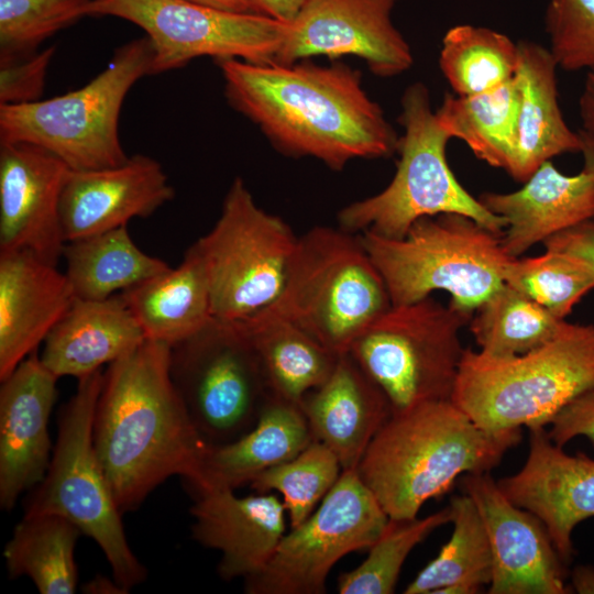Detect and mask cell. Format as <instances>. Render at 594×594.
<instances>
[{"instance_id":"cell-13","label":"cell","mask_w":594,"mask_h":594,"mask_svg":"<svg viewBox=\"0 0 594 594\" xmlns=\"http://www.w3.org/2000/svg\"><path fill=\"white\" fill-rule=\"evenodd\" d=\"M86 15L116 16L146 33L153 47L151 75L210 56L271 64L289 23L185 0H91Z\"/></svg>"},{"instance_id":"cell-39","label":"cell","mask_w":594,"mask_h":594,"mask_svg":"<svg viewBox=\"0 0 594 594\" xmlns=\"http://www.w3.org/2000/svg\"><path fill=\"white\" fill-rule=\"evenodd\" d=\"M91 0H0V62L30 56L86 15Z\"/></svg>"},{"instance_id":"cell-49","label":"cell","mask_w":594,"mask_h":594,"mask_svg":"<svg viewBox=\"0 0 594 594\" xmlns=\"http://www.w3.org/2000/svg\"><path fill=\"white\" fill-rule=\"evenodd\" d=\"M581 140V153L584 160L583 169L594 174V138L578 130Z\"/></svg>"},{"instance_id":"cell-32","label":"cell","mask_w":594,"mask_h":594,"mask_svg":"<svg viewBox=\"0 0 594 594\" xmlns=\"http://www.w3.org/2000/svg\"><path fill=\"white\" fill-rule=\"evenodd\" d=\"M80 535L74 522L59 515H24L3 549L9 576H28L41 594L75 593Z\"/></svg>"},{"instance_id":"cell-22","label":"cell","mask_w":594,"mask_h":594,"mask_svg":"<svg viewBox=\"0 0 594 594\" xmlns=\"http://www.w3.org/2000/svg\"><path fill=\"white\" fill-rule=\"evenodd\" d=\"M74 300L55 265L28 251L0 252V381L37 351Z\"/></svg>"},{"instance_id":"cell-1","label":"cell","mask_w":594,"mask_h":594,"mask_svg":"<svg viewBox=\"0 0 594 594\" xmlns=\"http://www.w3.org/2000/svg\"><path fill=\"white\" fill-rule=\"evenodd\" d=\"M229 103L280 152L311 156L340 170L354 158L397 151L396 131L345 64L320 66L217 59Z\"/></svg>"},{"instance_id":"cell-26","label":"cell","mask_w":594,"mask_h":594,"mask_svg":"<svg viewBox=\"0 0 594 594\" xmlns=\"http://www.w3.org/2000/svg\"><path fill=\"white\" fill-rule=\"evenodd\" d=\"M314 441L300 405L268 394L254 427L239 439L208 446L198 482L204 490H235L301 452Z\"/></svg>"},{"instance_id":"cell-2","label":"cell","mask_w":594,"mask_h":594,"mask_svg":"<svg viewBox=\"0 0 594 594\" xmlns=\"http://www.w3.org/2000/svg\"><path fill=\"white\" fill-rule=\"evenodd\" d=\"M169 354V344L145 339L103 372L92 439L122 514L170 476L189 487L199 480L208 444L174 386Z\"/></svg>"},{"instance_id":"cell-14","label":"cell","mask_w":594,"mask_h":594,"mask_svg":"<svg viewBox=\"0 0 594 594\" xmlns=\"http://www.w3.org/2000/svg\"><path fill=\"white\" fill-rule=\"evenodd\" d=\"M389 521L355 469L343 470L314 513L290 528L267 565L244 580L249 594H322L346 554L369 549Z\"/></svg>"},{"instance_id":"cell-21","label":"cell","mask_w":594,"mask_h":594,"mask_svg":"<svg viewBox=\"0 0 594 594\" xmlns=\"http://www.w3.org/2000/svg\"><path fill=\"white\" fill-rule=\"evenodd\" d=\"M189 512L193 538L220 552L217 570L224 581L260 573L286 534V508L273 493L239 497L233 490H204Z\"/></svg>"},{"instance_id":"cell-17","label":"cell","mask_w":594,"mask_h":594,"mask_svg":"<svg viewBox=\"0 0 594 594\" xmlns=\"http://www.w3.org/2000/svg\"><path fill=\"white\" fill-rule=\"evenodd\" d=\"M69 169L35 144L0 142V252L28 251L57 266L67 242L61 197Z\"/></svg>"},{"instance_id":"cell-42","label":"cell","mask_w":594,"mask_h":594,"mask_svg":"<svg viewBox=\"0 0 594 594\" xmlns=\"http://www.w3.org/2000/svg\"><path fill=\"white\" fill-rule=\"evenodd\" d=\"M549 425L548 435L559 447L578 436L586 437L594 447V386L566 404Z\"/></svg>"},{"instance_id":"cell-38","label":"cell","mask_w":594,"mask_h":594,"mask_svg":"<svg viewBox=\"0 0 594 594\" xmlns=\"http://www.w3.org/2000/svg\"><path fill=\"white\" fill-rule=\"evenodd\" d=\"M451 522L450 506L418 519H389L367 558L338 579L340 594L394 593L400 570L411 550L430 532Z\"/></svg>"},{"instance_id":"cell-40","label":"cell","mask_w":594,"mask_h":594,"mask_svg":"<svg viewBox=\"0 0 594 594\" xmlns=\"http://www.w3.org/2000/svg\"><path fill=\"white\" fill-rule=\"evenodd\" d=\"M544 26L558 67L594 72V0H550Z\"/></svg>"},{"instance_id":"cell-9","label":"cell","mask_w":594,"mask_h":594,"mask_svg":"<svg viewBox=\"0 0 594 594\" xmlns=\"http://www.w3.org/2000/svg\"><path fill=\"white\" fill-rule=\"evenodd\" d=\"M103 372L78 380L63 406L52 459L43 480L32 488L25 516L53 514L74 522L102 550L113 579L129 592L146 579V569L127 540L120 512L98 459L92 422Z\"/></svg>"},{"instance_id":"cell-35","label":"cell","mask_w":594,"mask_h":594,"mask_svg":"<svg viewBox=\"0 0 594 594\" xmlns=\"http://www.w3.org/2000/svg\"><path fill=\"white\" fill-rule=\"evenodd\" d=\"M518 46L494 30L470 24L455 25L442 40L440 69L458 96L495 89L514 78Z\"/></svg>"},{"instance_id":"cell-4","label":"cell","mask_w":594,"mask_h":594,"mask_svg":"<svg viewBox=\"0 0 594 594\" xmlns=\"http://www.w3.org/2000/svg\"><path fill=\"white\" fill-rule=\"evenodd\" d=\"M593 386L594 324L566 321L550 342L520 355L466 348L451 400L484 429H531Z\"/></svg>"},{"instance_id":"cell-48","label":"cell","mask_w":594,"mask_h":594,"mask_svg":"<svg viewBox=\"0 0 594 594\" xmlns=\"http://www.w3.org/2000/svg\"><path fill=\"white\" fill-rule=\"evenodd\" d=\"M199 4H205L221 10L232 11V12H251L250 6L245 0H185Z\"/></svg>"},{"instance_id":"cell-37","label":"cell","mask_w":594,"mask_h":594,"mask_svg":"<svg viewBox=\"0 0 594 594\" xmlns=\"http://www.w3.org/2000/svg\"><path fill=\"white\" fill-rule=\"evenodd\" d=\"M504 282L565 320L583 296L594 289V272L572 254L546 250L535 257H513L505 266Z\"/></svg>"},{"instance_id":"cell-16","label":"cell","mask_w":594,"mask_h":594,"mask_svg":"<svg viewBox=\"0 0 594 594\" xmlns=\"http://www.w3.org/2000/svg\"><path fill=\"white\" fill-rule=\"evenodd\" d=\"M475 503L493 557L490 594H566L564 563L543 524L513 504L490 473L460 479Z\"/></svg>"},{"instance_id":"cell-23","label":"cell","mask_w":594,"mask_h":594,"mask_svg":"<svg viewBox=\"0 0 594 594\" xmlns=\"http://www.w3.org/2000/svg\"><path fill=\"white\" fill-rule=\"evenodd\" d=\"M479 200L506 221L502 244L509 256L518 257L552 235L594 220V174L582 169L564 175L547 161L520 189L486 191Z\"/></svg>"},{"instance_id":"cell-18","label":"cell","mask_w":594,"mask_h":594,"mask_svg":"<svg viewBox=\"0 0 594 594\" xmlns=\"http://www.w3.org/2000/svg\"><path fill=\"white\" fill-rule=\"evenodd\" d=\"M529 431L524 466L497 484L513 504L543 524L566 565L574 554L575 526L594 517V460L583 452L568 454L550 439L544 427Z\"/></svg>"},{"instance_id":"cell-31","label":"cell","mask_w":594,"mask_h":594,"mask_svg":"<svg viewBox=\"0 0 594 594\" xmlns=\"http://www.w3.org/2000/svg\"><path fill=\"white\" fill-rule=\"evenodd\" d=\"M63 258L75 298L88 300L109 298L169 268L143 252L127 226L66 242Z\"/></svg>"},{"instance_id":"cell-15","label":"cell","mask_w":594,"mask_h":594,"mask_svg":"<svg viewBox=\"0 0 594 594\" xmlns=\"http://www.w3.org/2000/svg\"><path fill=\"white\" fill-rule=\"evenodd\" d=\"M396 0H308L289 23L274 62L290 65L310 56L355 55L381 77L397 76L413 65L410 46L394 26Z\"/></svg>"},{"instance_id":"cell-30","label":"cell","mask_w":594,"mask_h":594,"mask_svg":"<svg viewBox=\"0 0 594 594\" xmlns=\"http://www.w3.org/2000/svg\"><path fill=\"white\" fill-rule=\"evenodd\" d=\"M520 91L514 78L490 91L446 94L436 112L441 128L490 166L510 172L518 145Z\"/></svg>"},{"instance_id":"cell-6","label":"cell","mask_w":594,"mask_h":594,"mask_svg":"<svg viewBox=\"0 0 594 594\" xmlns=\"http://www.w3.org/2000/svg\"><path fill=\"white\" fill-rule=\"evenodd\" d=\"M392 306L385 282L362 238L318 226L298 237L284 288L264 310L310 334L337 354Z\"/></svg>"},{"instance_id":"cell-27","label":"cell","mask_w":594,"mask_h":594,"mask_svg":"<svg viewBox=\"0 0 594 594\" xmlns=\"http://www.w3.org/2000/svg\"><path fill=\"white\" fill-rule=\"evenodd\" d=\"M515 80L520 91L518 145L508 173L525 183L552 157L581 151V140L566 124L558 101L557 68L549 48L519 41Z\"/></svg>"},{"instance_id":"cell-5","label":"cell","mask_w":594,"mask_h":594,"mask_svg":"<svg viewBox=\"0 0 594 594\" xmlns=\"http://www.w3.org/2000/svg\"><path fill=\"white\" fill-rule=\"evenodd\" d=\"M382 275L392 306L411 304L436 290L450 304L474 314L504 282L513 258L502 234L460 213L424 217L403 238L359 233Z\"/></svg>"},{"instance_id":"cell-47","label":"cell","mask_w":594,"mask_h":594,"mask_svg":"<svg viewBox=\"0 0 594 594\" xmlns=\"http://www.w3.org/2000/svg\"><path fill=\"white\" fill-rule=\"evenodd\" d=\"M82 590L86 593L94 594H113V593H128L116 580L111 581L105 576L98 575L89 581Z\"/></svg>"},{"instance_id":"cell-44","label":"cell","mask_w":594,"mask_h":594,"mask_svg":"<svg viewBox=\"0 0 594 594\" xmlns=\"http://www.w3.org/2000/svg\"><path fill=\"white\" fill-rule=\"evenodd\" d=\"M251 11L282 22L292 23L308 0H245Z\"/></svg>"},{"instance_id":"cell-46","label":"cell","mask_w":594,"mask_h":594,"mask_svg":"<svg viewBox=\"0 0 594 594\" xmlns=\"http://www.w3.org/2000/svg\"><path fill=\"white\" fill-rule=\"evenodd\" d=\"M571 591L579 594H594V568L578 565L571 575Z\"/></svg>"},{"instance_id":"cell-28","label":"cell","mask_w":594,"mask_h":594,"mask_svg":"<svg viewBox=\"0 0 594 594\" xmlns=\"http://www.w3.org/2000/svg\"><path fill=\"white\" fill-rule=\"evenodd\" d=\"M120 294L144 338L170 346L194 336L215 318L207 275L191 246L177 267Z\"/></svg>"},{"instance_id":"cell-45","label":"cell","mask_w":594,"mask_h":594,"mask_svg":"<svg viewBox=\"0 0 594 594\" xmlns=\"http://www.w3.org/2000/svg\"><path fill=\"white\" fill-rule=\"evenodd\" d=\"M580 130L594 138V72H587L579 99Z\"/></svg>"},{"instance_id":"cell-19","label":"cell","mask_w":594,"mask_h":594,"mask_svg":"<svg viewBox=\"0 0 594 594\" xmlns=\"http://www.w3.org/2000/svg\"><path fill=\"white\" fill-rule=\"evenodd\" d=\"M57 380L37 351L1 381L0 506L10 512L20 495L45 476L53 448L50 416L57 398Z\"/></svg>"},{"instance_id":"cell-20","label":"cell","mask_w":594,"mask_h":594,"mask_svg":"<svg viewBox=\"0 0 594 594\" xmlns=\"http://www.w3.org/2000/svg\"><path fill=\"white\" fill-rule=\"evenodd\" d=\"M175 190L160 162L134 154L121 165L69 169L61 197L66 241L87 238L147 218L173 200Z\"/></svg>"},{"instance_id":"cell-36","label":"cell","mask_w":594,"mask_h":594,"mask_svg":"<svg viewBox=\"0 0 594 594\" xmlns=\"http://www.w3.org/2000/svg\"><path fill=\"white\" fill-rule=\"evenodd\" d=\"M337 455L314 440L294 458L257 475L250 486L255 493H278L289 527L305 521L330 492L342 473Z\"/></svg>"},{"instance_id":"cell-11","label":"cell","mask_w":594,"mask_h":594,"mask_svg":"<svg viewBox=\"0 0 594 594\" xmlns=\"http://www.w3.org/2000/svg\"><path fill=\"white\" fill-rule=\"evenodd\" d=\"M297 241L290 227L258 207L235 178L216 224L191 245L207 275L213 317L241 321L272 306Z\"/></svg>"},{"instance_id":"cell-25","label":"cell","mask_w":594,"mask_h":594,"mask_svg":"<svg viewBox=\"0 0 594 594\" xmlns=\"http://www.w3.org/2000/svg\"><path fill=\"white\" fill-rule=\"evenodd\" d=\"M144 340L121 294L101 300L75 298L46 337L40 359L56 377L79 380L127 355Z\"/></svg>"},{"instance_id":"cell-10","label":"cell","mask_w":594,"mask_h":594,"mask_svg":"<svg viewBox=\"0 0 594 594\" xmlns=\"http://www.w3.org/2000/svg\"><path fill=\"white\" fill-rule=\"evenodd\" d=\"M473 314L432 297L391 306L353 341L349 353L386 396L392 415L451 399Z\"/></svg>"},{"instance_id":"cell-41","label":"cell","mask_w":594,"mask_h":594,"mask_svg":"<svg viewBox=\"0 0 594 594\" xmlns=\"http://www.w3.org/2000/svg\"><path fill=\"white\" fill-rule=\"evenodd\" d=\"M55 47L13 61L0 62V106L25 105L40 100Z\"/></svg>"},{"instance_id":"cell-24","label":"cell","mask_w":594,"mask_h":594,"mask_svg":"<svg viewBox=\"0 0 594 594\" xmlns=\"http://www.w3.org/2000/svg\"><path fill=\"white\" fill-rule=\"evenodd\" d=\"M300 407L314 440L337 455L342 470L358 466L392 416L384 393L349 352L340 355L328 380L309 392Z\"/></svg>"},{"instance_id":"cell-34","label":"cell","mask_w":594,"mask_h":594,"mask_svg":"<svg viewBox=\"0 0 594 594\" xmlns=\"http://www.w3.org/2000/svg\"><path fill=\"white\" fill-rule=\"evenodd\" d=\"M565 323L504 283L474 311L470 330L482 353L507 358L544 345L561 332Z\"/></svg>"},{"instance_id":"cell-3","label":"cell","mask_w":594,"mask_h":594,"mask_svg":"<svg viewBox=\"0 0 594 594\" xmlns=\"http://www.w3.org/2000/svg\"><path fill=\"white\" fill-rule=\"evenodd\" d=\"M522 438L521 428L488 430L451 399L394 414L355 468L389 519H415L458 477L490 473Z\"/></svg>"},{"instance_id":"cell-29","label":"cell","mask_w":594,"mask_h":594,"mask_svg":"<svg viewBox=\"0 0 594 594\" xmlns=\"http://www.w3.org/2000/svg\"><path fill=\"white\" fill-rule=\"evenodd\" d=\"M234 322L256 353L268 393L297 405L328 380L341 355L268 310Z\"/></svg>"},{"instance_id":"cell-33","label":"cell","mask_w":594,"mask_h":594,"mask_svg":"<svg viewBox=\"0 0 594 594\" xmlns=\"http://www.w3.org/2000/svg\"><path fill=\"white\" fill-rule=\"evenodd\" d=\"M452 535L438 556L407 585L405 594H475L490 584L493 557L487 532L472 498L450 504Z\"/></svg>"},{"instance_id":"cell-43","label":"cell","mask_w":594,"mask_h":594,"mask_svg":"<svg viewBox=\"0 0 594 594\" xmlns=\"http://www.w3.org/2000/svg\"><path fill=\"white\" fill-rule=\"evenodd\" d=\"M546 250L572 254L594 272V220L574 226L542 242Z\"/></svg>"},{"instance_id":"cell-8","label":"cell","mask_w":594,"mask_h":594,"mask_svg":"<svg viewBox=\"0 0 594 594\" xmlns=\"http://www.w3.org/2000/svg\"><path fill=\"white\" fill-rule=\"evenodd\" d=\"M153 47L145 35L121 45L107 67L84 87L46 100L0 106V142L43 147L70 169H99L129 156L119 119L130 89L151 75Z\"/></svg>"},{"instance_id":"cell-12","label":"cell","mask_w":594,"mask_h":594,"mask_svg":"<svg viewBox=\"0 0 594 594\" xmlns=\"http://www.w3.org/2000/svg\"><path fill=\"white\" fill-rule=\"evenodd\" d=\"M169 373L208 446L232 442L250 431L270 394L256 353L234 321L213 318L170 346Z\"/></svg>"},{"instance_id":"cell-7","label":"cell","mask_w":594,"mask_h":594,"mask_svg":"<svg viewBox=\"0 0 594 594\" xmlns=\"http://www.w3.org/2000/svg\"><path fill=\"white\" fill-rule=\"evenodd\" d=\"M400 103L398 122L405 132L398 139L396 173L378 194L341 209L339 227L352 233L398 239L420 218L460 213L503 233L506 221L474 198L451 170L446 154L451 138L432 111L427 87L422 82L410 85Z\"/></svg>"}]
</instances>
